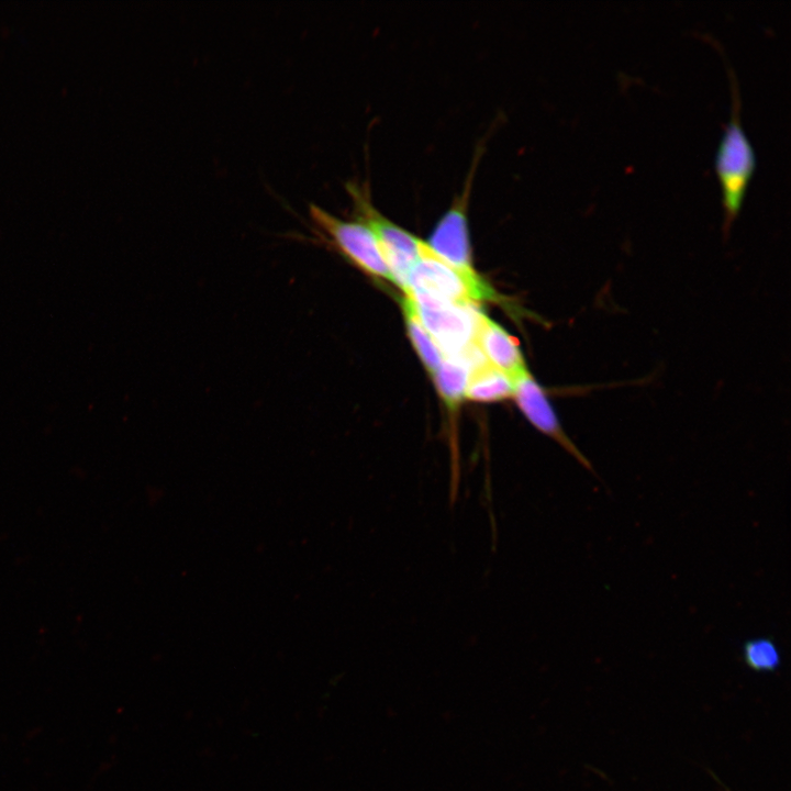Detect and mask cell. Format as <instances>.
<instances>
[{"instance_id": "obj_1", "label": "cell", "mask_w": 791, "mask_h": 791, "mask_svg": "<svg viewBox=\"0 0 791 791\" xmlns=\"http://www.w3.org/2000/svg\"><path fill=\"white\" fill-rule=\"evenodd\" d=\"M419 250L420 258L409 276L405 292H421L464 308L482 302H502L501 296L474 268L464 269L448 264L422 239Z\"/></svg>"}, {"instance_id": "obj_2", "label": "cell", "mask_w": 791, "mask_h": 791, "mask_svg": "<svg viewBox=\"0 0 791 791\" xmlns=\"http://www.w3.org/2000/svg\"><path fill=\"white\" fill-rule=\"evenodd\" d=\"M732 114L715 153V171L721 187L725 226L738 215L756 168L754 146L740 120V99L732 77Z\"/></svg>"}, {"instance_id": "obj_3", "label": "cell", "mask_w": 791, "mask_h": 791, "mask_svg": "<svg viewBox=\"0 0 791 791\" xmlns=\"http://www.w3.org/2000/svg\"><path fill=\"white\" fill-rule=\"evenodd\" d=\"M312 238L332 247L366 275L394 283L370 230L358 220H344L322 207L309 205Z\"/></svg>"}, {"instance_id": "obj_4", "label": "cell", "mask_w": 791, "mask_h": 791, "mask_svg": "<svg viewBox=\"0 0 791 791\" xmlns=\"http://www.w3.org/2000/svg\"><path fill=\"white\" fill-rule=\"evenodd\" d=\"M354 219L364 223L374 234L394 283L405 292L409 276L420 258V238L399 226L372 204L367 185L346 183Z\"/></svg>"}, {"instance_id": "obj_5", "label": "cell", "mask_w": 791, "mask_h": 791, "mask_svg": "<svg viewBox=\"0 0 791 791\" xmlns=\"http://www.w3.org/2000/svg\"><path fill=\"white\" fill-rule=\"evenodd\" d=\"M404 294L414 301L423 326L445 357L457 358L472 349L475 312L421 292L408 291Z\"/></svg>"}, {"instance_id": "obj_6", "label": "cell", "mask_w": 791, "mask_h": 791, "mask_svg": "<svg viewBox=\"0 0 791 791\" xmlns=\"http://www.w3.org/2000/svg\"><path fill=\"white\" fill-rule=\"evenodd\" d=\"M476 167V165H475ZM472 166L467 183L456 197L448 210L434 226L426 242L428 247L448 264L464 269H471V246L468 230L467 205L469 201L474 171Z\"/></svg>"}, {"instance_id": "obj_7", "label": "cell", "mask_w": 791, "mask_h": 791, "mask_svg": "<svg viewBox=\"0 0 791 791\" xmlns=\"http://www.w3.org/2000/svg\"><path fill=\"white\" fill-rule=\"evenodd\" d=\"M513 397L524 416L538 432L554 439L583 468L594 474L591 461L566 434L544 388L530 371L514 382Z\"/></svg>"}, {"instance_id": "obj_8", "label": "cell", "mask_w": 791, "mask_h": 791, "mask_svg": "<svg viewBox=\"0 0 791 791\" xmlns=\"http://www.w3.org/2000/svg\"><path fill=\"white\" fill-rule=\"evenodd\" d=\"M472 345L482 354L486 361L501 370L514 382L528 372L514 338L481 312H475Z\"/></svg>"}, {"instance_id": "obj_9", "label": "cell", "mask_w": 791, "mask_h": 791, "mask_svg": "<svg viewBox=\"0 0 791 791\" xmlns=\"http://www.w3.org/2000/svg\"><path fill=\"white\" fill-rule=\"evenodd\" d=\"M514 381L488 361H479L469 371L465 399L495 402L513 397Z\"/></svg>"}, {"instance_id": "obj_10", "label": "cell", "mask_w": 791, "mask_h": 791, "mask_svg": "<svg viewBox=\"0 0 791 791\" xmlns=\"http://www.w3.org/2000/svg\"><path fill=\"white\" fill-rule=\"evenodd\" d=\"M401 307L408 335L413 344V347L426 370L433 376L443 363L445 356L430 333L423 326L414 301L409 296L404 294L401 300Z\"/></svg>"}, {"instance_id": "obj_11", "label": "cell", "mask_w": 791, "mask_h": 791, "mask_svg": "<svg viewBox=\"0 0 791 791\" xmlns=\"http://www.w3.org/2000/svg\"><path fill=\"white\" fill-rule=\"evenodd\" d=\"M469 371L460 358L445 357L433 375L438 393L450 411L465 399Z\"/></svg>"}, {"instance_id": "obj_12", "label": "cell", "mask_w": 791, "mask_h": 791, "mask_svg": "<svg viewBox=\"0 0 791 791\" xmlns=\"http://www.w3.org/2000/svg\"><path fill=\"white\" fill-rule=\"evenodd\" d=\"M742 658L750 670L758 673L776 671L781 665V654L770 637H754L744 642Z\"/></svg>"}]
</instances>
